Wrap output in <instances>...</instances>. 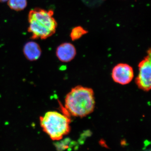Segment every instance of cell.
I'll list each match as a JSON object with an SVG mask.
<instances>
[{
    "mask_svg": "<svg viewBox=\"0 0 151 151\" xmlns=\"http://www.w3.org/2000/svg\"><path fill=\"white\" fill-rule=\"evenodd\" d=\"M95 97L93 89L78 85L73 87L65 97V109L75 117H85L94 111Z\"/></svg>",
    "mask_w": 151,
    "mask_h": 151,
    "instance_id": "6da1fadb",
    "label": "cell"
},
{
    "mask_svg": "<svg viewBox=\"0 0 151 151\" xmlns=\"http://www.w3.org/2000/svg\"><path fill=\"white\" fill-rule=\"evenodd\" d=\"M53 11L35 9L28 16V32L33 39H46L55 32L57 23L53 17Z\"/></svg>",
    "mask_w": 151,
    "mask_h": 151,
    "instance_id": "7a4b0ae2",
    "label": "cell"
},
{
    "mask_svg": "<svg viewBox=\"0 0 151 151\" xmlns=\"http://www.w3.org/2000/svg\"><path fill=\"white\" fill-rule=\"evenodd\" d=\"M40 121L42 129L52 140H60L70 132V120L66 114L48 111L40 117Z\"/></svg>",
    "mask_w": 151,
    "mask_h": 151,
    "instance_id": "3957f363",
    "label": "cell"
},
{
    "mask_svg": "<svg viewBox=\"0 0 151 151\" xmlns=\"http://www.w3.org/2000/svg\"><path fill=\"white\" fill-rule=\"evenodd\" d=\"M151 55L149 49L147 55L139 63V73L135 79L138 88L145 92H148L151 88Z\"/></svg>",
    "mask_w": 151,
    "mask_h": 151,
    "instance_id": "277c9868",
    "label": "cell"
},
{
    "mask_svg": "<svg viewBox=\"0 0 151 151\" xmlns=\"http://www.w3.org/2000/svg\"><path fill=\"white\" fill-rule=\"evenodd\" d=\"M111 76L113 81L117 84L127 85L129 84L134 78V69L127 63H119L112 69Z\"/></svg>",
    "mask_w": 151,
    "mask_h": 151,
    "instance_id": "5b68a950",
    "label": "cell"
},
{
    "mask_svg": "<svg viewBox=\"0 0 151 151\" xmlns=\"http://www.w3.org/2000/svg\"><path fill=\"white\" fill-rule=\"evenodd\" d=\"M76 54V49L70 42H65L58 47L56 55L58 58L63 62H70L73 60Z\"/></svg>",
    "mask_w": 151,
    "mask_h": 151,
    "instance_id": "8992f818",
    "label": "cell"
},
{
    "mask_svg": "<svg viewBox=\"0 0 151 151\" xmlns=\"http://www.w3.org/2000/svg\"><path fill=\"white\" fill-rule=\"evenodd\" d=\"M24 56L30 61H35L40 58L42 50L40 45L35 42L30 41L25 45L23 49Z\"/></svg>",
    "mask_w": 151,
    "mask_h": 151,
    "instance_id": "52a82bcc",
    "label": "cell"
},
{
    "mask_svg": "<svg viewBox=\"0 0 151 151\" xmlns=\"http://www.w3.org/2000/svg\"><path fill=\"white\" fill-rule=\"evenodd\" d=\"M87 33L88 31L87 30L85 29L82 27L78 26L73 27L71 30L70 33V37L72 40H78Z\"/></svg>",
    "mask_w": 151,
    "mask_h": 151,
    "instance_id": "ba28073f",
    "label": "cell"
},
{
    "mask_svg": "<svg viewBox=\"0 0 151 151\" xmlns=\"http://www.w3.org/2000/svg\"><path fill=\"white\" fill-rule=\"evenodd\" d=\"M8 5L12 9L21 11L27 5V0H9Z\"/></svg>",
    "mask_w": 151,
    "mask_h": 151,
    "instance_id": "9c48e42d",
    "label": "cell"
},
{
    "mask_svg": "<svg viewBox=\"0 0 151 151\" xmlns=\"http://www.w3.org/2000/svg\"><path fill=\"white\" fill-rule=\"evenodd\" d=\"M8 0H0V2H4Z\"/></svg>",
    "mask_w": 151,
    "mask_h": 151,
    "instance_id": "30bf717a",
    "label": "cell"
}]
</instances>
